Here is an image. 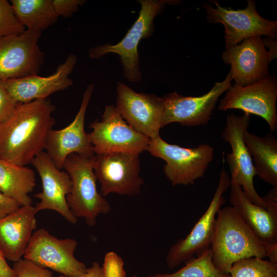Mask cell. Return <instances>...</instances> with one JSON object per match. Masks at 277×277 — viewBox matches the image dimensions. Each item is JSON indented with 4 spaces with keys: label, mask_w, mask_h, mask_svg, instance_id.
Returning a JSON list of instances; mask_svg holds the SVG:
<instances>
[{
    "label": "cell",
    "mask_w": 277,
    "mask_h": 277,
    "mask_svg": "<svg viewBox=\"0 0 277 277\" xmlns=\"http://www.w3.org/2000/svg\"><path fill=\"white\" fill-rule=\"evenodd\" d=\"M55 106L49 99L18 103L0 123V159L26 166L44 151L49 132L55 123Z\"/></svg>",
    "instance_id": "1"
},
{
    "label": "cell",
    "mask_w": 277,
    "mask_h": 277,
    "mask_svg": "<svg viewBox=\"0 0 277 277\" xmlns=\"http://www.w3.org/2000/svg\"><path fill=\"white\" fill-rule=\"evenodd\" d=\"M211 245L212 261L222 272L229 274L235 262L246 258L266 257L269 244L261 240L232 206L217 213Z\"/></svg>",
    "instance_id": "2"
},
{
    "label": "cell",
    "mask_w": 277,
    "mask_h": 277,
    "mask_svg": "<svg viewBox=\"0 0 277 277\" xmlns=\"http://www.w3.org/2000/svg\"><path fill=\"white\" fill-rule=\"evenodd\" d=\"M173 0H138L141 5L138 16L123 38L117 44H105L90 48L88 55L91 60H98L109 53L118 55L123 67L124 77L129 82H138L142 78L140 67L138 45L141 40L154 33L155 17L166 5H175Z\"/></svg>",
    "instance_id": "3"
},
{
    "label": "cell",
    "mask_w": 277,
    "mask_h": 277,
    "mask_svg": "<svg viewBox=\"0 0 277 277\" xmlns=\"http://www.w3.org/2000/svg\"><path fill=\"white\" fill-rule=\"evenodd\" d=\"M94 156L73 153L66 158L63 166L72 183L70 192L66 196L69 209L77 219H85L89 226L96 224L100 214L111 211L109 203L97 189L93 170Z\"/></svg>",
    "instance_id": "4"
},
{
    "label": "cell",
    "mask_w": 277,
    "mask_h": 277,
    "mask_svg": "<svg viewBox=\"0 0 277 277\" xmlns=\"http://www.w3.org/2000/svg\"><path fill=\"white\" fill-rule=\"evenodd\" d=\"M147 151L166 162L164 172L173 186L193 185L204 175L214 155V148L208 144L183 147L167 143L160 135L151 139Z\"/></svg>",
    "instance_id": "5"
},
{
    "label": "cell",
    "mask_w": 277,
    "mask_h": 277,
    "mask_svg": "<svg viewBox=\"0 0 277 277\" xmlns=\"http://www.w3.org/2000/svg\"><path fill=\"white\" fill-rule=\"evenodd\" d=\"M230 186L229 176L223 167L217 186L207 210L189 233L179 239L170 248L166 257L168 267L172 269L183 262L200 255L211 247L214 235L216 215L225 203L224 194Z\"/></svg>",
    "instance_id": "6"
},
{
    "label": "cell",
    "mask_w": 277,
    "mask_h": 277,
    "mask_svg": "<svg viewBox=\"0 0 277 277\" xmlns=\"http://www.w3.org/2000/svg\"><path fill=\"white\" fill-rule=\"evenodd\" d=\"M93 170L104 197L111 193L134 196L140 193L144 184L138 153L113 152L95 155Z\"/></svg>",
    "instance_id": "7"
},
{
    "label": "cell",
    "mask_w": 277,
    "mask_h": 277,
    "mask_svg": "<svg viewBox=\"0 0 277 277\" xmlns=\"http://www.w3.org/2000/svg\"><path fill=\"white\" fill-rule=\"evenodd\" d=\"M88 133L95 155L113 152L141 153L147 149L149 137L134 130L121 116L113 105H106L101 120L90 125Z\"/></svg>",
    "instance_id": "8"
},
{
    "label": "cell",
    "mask_w": 277,
    "mask_h": 277,
    "mask_svg": "<svg viewBox=\"0 0 277 277\" xmlns=\"http://www.w3.org/2000/svg\"><path fill=\"white\" fill-rule=\"evenodd\" d=\"M77 241L59 239L44 228L36 229L31 236L24 258L62 275L76 277L87 270L86 265L74 256Z\"/></svg>",
    "instance_id": "9"
},
{
    "label": "cell",
    "mask_w": 277,
    "mask_h": 277,
    "mask_svg": "<svg viewBox=\"0 0 277 277\" xmlns=\"http://www.w3.org/2000/svg\"><path fill=\"white\" fill-rule=\"evenodd\" d=\"M212 2L215 7L207 4L203 5L207 19L210 23H221L224 26L226 47L255 36L276 38L277 22L262 17L256 10L254 1H247L244 9L238 10L223 7L217 1Z\"/></svg>",
    "instance_id": "10"
},
{
    "label": "cell",
    "mask_w": 277,
    "mask_h": 277,
    "mask_svg": "<svg viewBox=\"0 0 277 277\" xmlns=\"http://www.w3.org/2000/svg\"><path fill=\"white\" fill-rule=\"evenodd\" d=\"M250 122L249 115H227L222 138L229 144L231 152L226 155V161L231 172V179L239 184L247 198L252 203L267 209L262 198L254 186L256 175L250 153L245 144L244 135Z\"/></svg>",
    "instance_id": "11"
},
{
    "label": "cell",
    "mask_w": 277,
    "mask_h": 277,
    "mask_svg": "<svg viewBox=\"0 0 277 277\" xmlns=\"http://www.w3.org/2000/svg\"><path fill=\"white\" fill-rule=\"evenodd\" d=\"M276 99V80L268 76L248 85H231L221 100L218 109H238L245 114L258 115L266 122L272 133L277 129Z\"/></svg>",
    "instance_id": "12"
},
{
    "label": "cell",
    "mask_w": 277,
    "mask_h": 277,
    "mask_svg": "<svg viewBox=\"0 0 277 277\" xmlns=\"http://www.w3.org/2000/svg\"><path fill=\"white\" fill-rule=\"evenodd\" d=\"M42 32L26 30L0 38V79H16L38 74L44 63L38 46Z\"/></svg>",
    "instance_id": "13"
},
{
    "label": "cell",
    "mask_w": 277,
    "mask_h": 277,
    "mask_svg": "<svg viewBox=\"0 0 277 277\" xmlns=\"http://www.w3.org/2000/svg\"><path fill=\"white\" fill-rule=\"evenodd\" d=\"M232 81L229 72L223 81L216 82L208 92L202 95L183 96L174 91L164 96L162 128L173 123L188 127L207 124L219 98L229 89Z\"/></svg>",
    "instance_id": "14"
},
{
    "label": "cell",
    "mask_w": 277,
    "mask_h": 277,
    "mask_svg": "<svg viewBox=\"0 0 277 277\" xmlns=\"http://www.w3.org/2000/svg\"><path fill=\"white\" fill-rule=\"evenodd\" d=\"M115 107L123 119L134 130L151 139L160 136L164 103L154 94L137 92L118 82Z\"/></svg>",
    "instance_id": "15"
},
{
    "label": "cell",
    "mask_w": 277,
    "mask_h": 277,
    "mask_svg": "<svg viewBox=\"0 0 277 277\" xmlns=\"http://www.w3.org/2000/svg\"><path fill=\"white\" fill-rule=\"evenodd\" d=\"M275 58L265 46L262 36L246 38L226 47L222 59L231 66L229 72L234 84L244 86L269 76L268 66Z\"/></svg>",
    "instance_id": "16"
},
{
    "label": "cell",
    "mask_w": 277,
    "mask_h": 277,
    "mask_svg": "<svg viewBox=\"0 0 277 277\" xmlns=\"http://www.w3.org/2000/svg\"><path fill=\"white\" fill-rule=\"evenodd\" d=\"M31 164L40 176L42 185V191L34 195L39 200L34 206L36 211L53 210L67 222L76 224L77 219L70 211L66 200L72 187L67 172L58 169L46 151L35 156Z\"/></svg>",
    "instance_id": "17"
},
{
    "label": "cell",
    "mask_w": 277,
    "mask_h": 277,
    "mask_svg": "<svg viewBox=\"0 0 277 277\" xmlns=\"http://www.w3.org/2000/svg\"><path fill=\"white\" fill-rule=\"evenodd\" d=\"M93 90L94 84L87 86L80 109L69 125L62 129H52L48 133L45 150L60 169L63 168L66 158L71 154L95 155L84 128L86 112Z\"/></svg>",
    "instance_id": "18"
},
{
    "label": "cell",
    "mask_w": 277,
    "mask_h": 277,
    "mask_svg": "<svg viewBox=\"0 0 277 277\" xmlns=\"http://www.w3.org/2000/svg\"><path fill=\"white\" fill-rule=\"evenodd\" d=\"M77 62V55L70 54L50 75H36L4 80L9 92L18 103L47 98L51 94L68 89L73 85L69 77Z\"/></svg>",
    "instance_id": "19"
},
{
    "label": "cell",
    "mask_w": 277,
    "mask_h": 277,
    "mask_svg": "<svg viewBox=\"0 0 277 277\" xmlns=\"http://www.w3.org/2000/svg\"><path fill=\"white\" fill-rule=\"evenodd\" d=\"M34 206H21L0 219V250L5 258L15 262L24 257L37 221Z\"/></svg>",
    "instance_id": "20"
},
{
    "label": "cell",
    "mask_w": 277,
    "mask_h": 277,
    "mask_svg": "<svg viewBox=\"0 0 277 277\" xmlns=\"http://www.w3.org/2000/svg\"><path fill=\"white\" fill-rule=\"evenodd\" d=\"M230 188L229 202L245 223L264 242L277 243V214L251 202L232 179Z\"/></svg>",
    "instance_id": "21"
},
{
    "label": "cell",
    "mask_w": 277,
    "mask_h": 277,
    "mask_svg": "<svg viewBox=\"0 0 277 277\" xmlns=\"http://www.w3.org/2000/svg\"><path fill=\"white\" fill-rule=\"evenodd\" d=\"M245 144L250 153L255 174L260 179L277 188V140L272 132L264 136L246 131Z\"/></svg>",
    "instance_id": "22"
},
{
    "label": "cell",
    "mask_w": 277,
    "mask_h": 277,
    "mask_svg": "<svg viewBox=\"0 0 277 277\" xmlns=\"http://www.w3.org/2000/svg\"><path fill=\"white\" fill-rule=\"evenodd\" d=\"M33 169L0 159V192L21 206H31L29 194L36 185Z\"/></svg>",
    "instance_id": "23"
},
{
    "label": "cell",
    "mask_w": 277,
    "mask_h": 277,
    "mask_svg": "<svg viewBox=\"0 0 277 277\" xmlns=\"http://www.w3.org/2000/svg\"><path fill=\"white\" fill-rule=\"evenodd\" d=\"M10 3L26 30L42 32L58 18L52 0H11Z\"/></svg>",
    "instance_id": "24"
},
{
    "label": "cell",
    "mask_w": 277,
    "mask_h": 277,
    "mask_svg": "<svg viewBox=\"0 0 277 277\" xmlns=\"http://www.w3.org/2000/svg\"><path fill=\"white\" fill-rule=\"evenodd\" d=\"M172 273H156L149 277H231L220 271L212 261L211 248Z\"/></svg>",
    "instance_id": "25"
},
{
    "label": "cell",
    "mask_w": 277,
    "mask_h": 277,
    "mask_svg": "<svg viewBox=\"0 0 277 277\" xmlns=\"http://www.w3.org/2000/svg\"><path fill=\"white\" fill-rule=\"evenodd\" d=\"M231 277H277V264L263 259L251 257L233 264Z\"/></svg>",
    "instance_id": "26"
},
{
    "label": "cell",
    "mask_w": 277,
    "mask_h": 277,
    "mask_svg": "<svg viewBox=\"0 0 277 277\" xmlns=\"http://www.w3.org/2000/svg\"><path fill=\"white\" fill-rule=\"evenodd\" d=\"M26 28L16 16L7 0H0V38L22 34Z\"/></svg>",
    "instance_id": "27"
},
{
    "label": "cell",
    "mask_w": 277,
    "mask_h": 277,
    "mask_svg": "<svg viewBox=\"0 0 277 277\" xmlns=\"http://www.w3.org/2000/svg\"><path fill=\"white\" fill-rule=\"evenodd\" d=\"M12 267L17 277H54L49 269L41 267L24 258L14 262Z\"/></svg>",
    "instance_id": "28"
},
{
    "label": "cell",
    "mask_w": 277,
    "mask_h": 277,
    "mask_svg": "<svg viewBox=\"0 0 277 277\" xmlns=\"http://www.w3.org/2000/svg\"><path fill=\"white\" fill-rule=\"evenodd\" d=\"M123 259L114 251L106 253L102 266L104 277H126Z\"/></svg>",
    "instance_id": "29"
},
{
    "label": "cell",
    "mask_w": 277,
    "mask_h": 277,
    "mask_svg": "<svg viewBox=\"0 0 277 277\" xmlns=\"http://www.w3.org/2000/svg\"><path fill=\"white\" fill-rule=\"evenodd\" d=\"M17 104L7 89L4 80L0 79V123L12 114Z\"/></svg>",
    "instance_id": "30"
},
{
    "label": "cell",
    "mask_w": 277,
    "mask_h": 277,
    "mask_svg": "<svg viewBox=\"0 0 277 277\" xmlns=\"http://www.w3.org/2000/svg\"><path fill=\"white\" fill-rule=\"evenodd\" d=\"M86 2L85 0H52L57 16L65 18L71 16Z\"/></svg>",
    "instance_id": "31"
},
{
    "label": "cell",
    "mask_w": 277,
    "mask_h": 277,
    "mask_svg": "<svg viewBox=\"0 0 277 277\" xmlns=\"http://www.w3.org/2000/svg\"><path fill=\"white\" fill-rule=\"evenodd\" d=\"M20 207L21 205L15 201L0 192V219Z\"/></svg>",
    "instance_id": "32"
},
{
    "label": "cell",
    "mask_w": 277,
    "mask_h": 277,
    "mask_svg": "<svg viewBox=\"0 0 277 277\" xmlns=\"http://www.w3.org/2000/svg\"><path fill=\"white\" fill-rule=\"evenodd\" d=\"M262 198L266 205L267 209L277 214V188L273 187Z\"/></svg>",
    "instance_id": "33"
},
{
    "label": "cell",
    "mask_w": 277,
    "mask_h": 277,
    "mask_svg": "<svg viewBox=\"0 0 277 277\" xmlns=\"http://www.w3.org/2000/svg\"><path fill=\"white\" fill-rule=\"evenodd\" d=\"M58 277H68L60 274ZM76 277H104L102 267L97 262H93L89 268L83 274Z\"/></svg>",
    "instance_id": "34"
},
{
    "label": "cell",
    "mask_w": 277,
    "mask_h": 277,
    "mask_svg": "<svg viewBox=\"0 0 277 277\" xmlns=\"http://www.w3.org/2000/svg\"><path fill=\"white\" fill-rule=\"evenodd\" d=\"M6 260L0 250V277H17L15 271Z\"/></svg>",
    "instance_id": "35"
},
{
    "label": "cell",
    "mask_w": 277,
    "mask_h": 277,
    "mask_svg": "<svg viewBox=\"0 0 277 277\" xmlns=\"http://www.w3.org/2000/svg\"><path fill=\"white\" fill-rule=\"evenodd\" d=\"M269 261L277 264V243L269 244L266 253Z\"/></svg>",
    "instance_id": "36"
},
{
    "label": "cell",
    "mask_w": 277,
    "mask_h": 277,
    "mask_svg": "<svg viewBox=\"0 0 277 277\" xmlns=\"http://www.w3.org/2000/svg\"><path fill=\"white\" fill-rule=\"evenodd\" d=\"M132 277H138L137 275L134 274Z\"/></svg>",
    "instance_id": "37"
}]
</instances>
